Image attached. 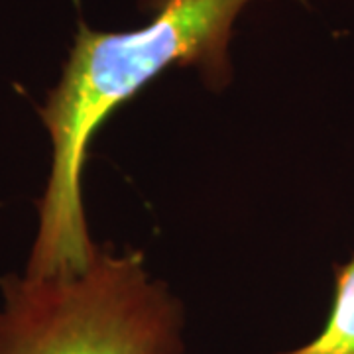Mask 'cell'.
I'll use <instances>...</instances> for the list:
<instances>
[{
  "label": "cell",
  "instance_id": "1",
  "mask_svg": "<svg viewBox=\"0 0 354 354\" xmlns=\"http://www.w3.org/2000/svg\"><path fill=\"white\" fill-rule=\"evenodd\" d=\"M254 0H140L150 22L101 32L79 22L62 77L38 109L50 134L51 167L38 201V230L24 274L81 268L97 246L88 236L81 177L88 146L106 118L169 67H193L211 91L232 81L228 46Z\"/></svg>",
  "mask_w": 354,
  "mask_h": 354
},
{
  "label": "cell",
  "instance_id": "2",
  "mask_svg": "<svg viewBox=\"0 0 354 354\" xmlns=\"http://www.w3.org/2000/svg\"><path fill=\"white\" fill-rule=\"evenodd\" d=\"M0 354H183L185 311L144 254L95 246L83 268L0 278Z\"/></svg>",
  "mask_w": 354,
  "mask_h": 354
},
{
  "label": "cell",
  "instance_id": "3",
  "mask_svg": "<svg viewBox=\"0 0 354 354\" xmlns=\"http://www.w3.org/2000/svg\"><path fill=\"white\" fill-rule=\"evenodd\" d=\"M274 354H354V254L335 268V297L321 333L297 348Z\"/></svg>",
  "mask_w": 354,
  "mask_h": 354
}]
</instances>
